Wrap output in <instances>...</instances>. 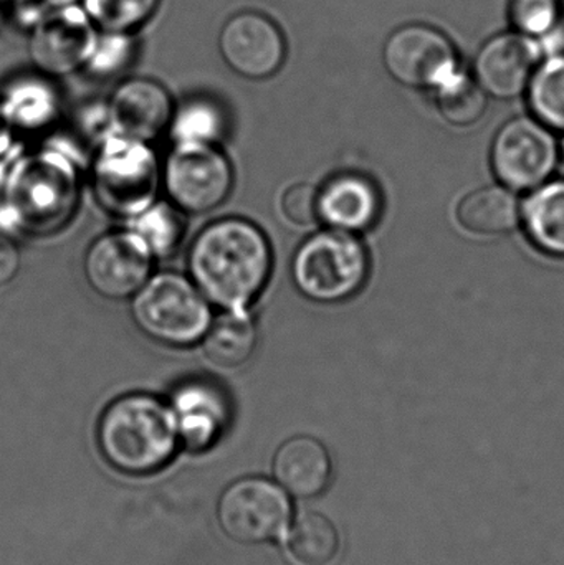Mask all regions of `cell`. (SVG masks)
Instances as JSON below:
<instances>
[{
    "mask_svg": "<svg viewBox=\"0 0 564 565\" xmlns=\"http://www.w3.org/2000/svg\"><path fill=\"white\" fill-rule=\"evenodd\" d=\"M272 250L264 232L245 218L212 222L189 254L192 281L209 302L245 309L267 285Z\"/></svg>",
    "mask_w": 564,
    "mask_h": 565,
    "instance_id": "cell-1",
    "label": "cell"
},
{
    "mask_svg": "<svg viewBox=\"0 0 564 565\" xmlns=\"http://www.w3.org/2000/svg\"><path fill=\"white\" fill-rule=\"evenodd\" d=\"M179 444L172 408L148 394H129L113 401L98 424V445L115 470L149 475L161 470Z\"/></svg>",
    "mask_w": 564,
    "mask_h": 565,
    "instance_id": "cell-2",
    "label": "cell"
},
{
    "mask_svg": "<svg viewBox=\"0 0 564 565\" xmlns=\"http://www.w3.org/2000/svg\"><path fill=\"white\" fill-rule=\"evenodd\" d=\"M131 312L145 334L175 348L202 341L212 322L207 298L172 271L149 277L132 296Z\"/></svg>",
    "mask_w": 564,
    "mask_h": 565,
    "instance_id": "cell-3",
    "label": "cell"
},
{
    "mask_svg": "<svg viewBox=\"0 0 564 565\" xmlns=\"http://www.w3.org/2000/svg\"><path fill=\"white\" fill-rule=\"evenodd\" d=\"M370 271L363 244L350 232H318L298 248L291 277L301 295L318 302H337L360 291Z\"/></svg>",
    "mask_w": 564,
    "mask_h": 565,
    "instance_id": "cell-4",
    "label": "cell"
},
{
    "mask_svg": "<svg viewBox=\"0 0 564 565\" xmlns=\"http://www.w3.org/2000/svg\"><path fill=\"white\" fill-rule=\"evenodd\" d=\"M158 184V161L145 141L116 132L103 142L93 164V188L106 211L138 217L151 207Z\"/></svg>",
    "mask_w": 564,
    "mask_h": 565,
    "instance_id": "cell-5",
    "label": "cell"
},
{
    "mask_svg": "<svg viewBox=\"0 0 564 565\" xmlns=\"http://www.w3.org/2000/svg\"><path fill=\"white\" fill-rule=\"evenodd\" d=\"M381 56L391 78L407 88L434 92L462 68L453 40L429 23L397 26L387 35Z\"/></svg>",
    "mask_w": 564,
    "mask_h": 565,
    "instance_id": "cell-6",
    "label": "cell"
},
{
    "mask_svg": "<svg viewBox=\"0 0 564 565\" xmlns=\"http://www.w3.org/2000/svg\"><path fill=\"white\" fill-rule=\"evenodd\" d=\"M234 184L228 159L207 142H175L164 168V185L174 207L205 214L224 204Z\"/></svg>",
    "mask_w": 564,
    "mask_h": 565,
    "instance_id": "cell-7",
    "label": "cell"
},
{
    "mask_svg": "<svg viewBox=\"0 0 564 565\" xmlns=\"http://www.w3.org/2000/svg\"><path fill=\"white\" fill-rule=\"evenodd\" d=\"M217 520L228 540L238 544L277 540L291 520L287 491L267 478H244L222 493Z\"/></svg>",
    "mask_w": 564,
    "mask_h": 565,
    "instance_id": "cell-8",
    "label": "cell"
},
{
    "mask_svg": "<svg viewBox=\"0 0 564 565\" xmlns=\"http://www.w3.org/2000/svg\"><path fill=\"white\" fill-rule=\"evenodd\" d=\"M558 146L539 119L515 118L497 132L492 168L507 188L529 191L539 188L555 171Z\"/></svg>",
    "mask_w": 564,
    "mask_h": 565,
    "instance_id": "cell-9",
    "label": "cell"
},
{
    "mask_svg": "<svg viewBox=\"0 0 564 565\" xmlns=\"http://www.w3.org/2000/svg\"><path fill=\"white\" fill-rule=\"evenodd\" d=\"M98 33L78 3L46 13L32 25L30 60L42 75H70L85 68Z\"/></svg>",
    "mask_w": 564,
    "mask_h": 565,
    "instance_id": "cell-10",
    "label": "cell"
},
{
    "mask_svg": "<svg viewBox=\"0 0 564 565\" xmlns=\"http://www.w3.org/2000/svg\"><path fill=\"white\" fill-rule=\"evenodd\" d=\"M152 254L136 232H109L93 242L85 257L92 288L109 299H125L151 277Z\"/></svg>",
    "mask_w": 564,
    "mask_h": 565,
    "instance_id": "cell-11",
    "label": "cell"
},
{
    "mask_svg": "<svg viewBox=\"0 0 564 565\" xmlns=\"http://www.w3.org/2000/svg\"><path fill=\"white\" fill-rule=\"evenodd\" d=\"M222 58L238 75L264 79L275 75L287 56V42L274 20L260 12H238L219 35Z\"/></svg>",
    "mask_w": 564,
    "mask_h": 565,
    "instance_id": "cell-12",
    "label": "cell"
},
{
    "mask_svg": "<svg viewBox=\"0 0 564 565\" xmlns=\"http://www.w3.org/2000/svg\"><path fill=\"white\" fill-rule=\"evenodd\" d=\"M542 60V50L536 42L509 30L490 36L480 46L472 62V76L487 96L519 98L526 93Z\"/></svg>",
    "mask_w": 564,
    "mask_h": 565,
    "instance_id": "cell-13",
    "label": "cell"
},
{
    "mask_svg": "<svg viewBox=\"0 0 564 565\" xmlns=\"http://www.w3.org/2000/svg\"><path fill=\"white\" fill-rule=\"evenodd\" d=\"M32 161L19 182L22 209L33 227L49 231L62 225L72 214L76 199L75 169L55 154H43Z\"/></svg>",
    "mask_w": 564,
    "mask_h": 565,
    "instance_id": "cell-14",
    "label": "cell"
},
{
    "mask_svg": "<svg viewBox=\"0 0 564 565\" xmlns=\"http://www.w3.org/2000/svg\"><path fill=\"white\" fill-rule=\"evenodd\" d=\"M174 106L168 89L149 78L123 82L109 102V118L118 135L151 141L171 125Z\"/></svg>",
    "mask_w": 564,
    "mask_h": 565,
    "instance_id": "cell-15",
    "label": "cell"
},
{
    "mask_svg": "<svg viewBox=\"0 0 564 565\" xmlns=\"http://www.w3.org/2000/svg\"><path fill=\"white\" fill-rule=\"evenodd\" d=\"M380 214V191L364 175H337L318 191V218L334 231H368Z\"/></svg>",
    "mask_w": 564,
    "mask_h": 565,
    "instance_id": "cell-16",
    "label": "cell"
},
{
    "mask_svg": "<svg viewBox=\"0 0 564 565\" xmlns=\"http://www.w3.org/2000/svg\"><path fill=\"white\" fill-rule=\"evenodd\" d=\"M179 438L191 448H205L221 437L231 412L224 392L205 381L182 384L172 397Z\"/></svg>",
    "mask_w": 564,
    "mask_h": 565,
    "instance_id": "cell-17",
    "label": "cell"
},
{
    "mask_svg": "<svg viewBox=\"0 0 564 565\" xmlns=\"http://www.w3.org/2000/svg\"><path fill=\"white\" fill-rule=\"evenodd\" d=\"M274 475L287 493L304 500L318 497L330 483V454L317 438H290L275 454Z\"/></svg>",
    "mask_w": 564,
    "mask_h": 565,
    "instance_id": "cell-18",
    "label": "cell"
},
{
    "mask_svg": "<svg viewBox=\"0 0 564 565\" xmlns=\"http://www.w3.org/2000/svg\"><path fill=\"white\" fill-rule=\"evenodd\" d=\"M50 76H22L3 93L2 106L10 125L25 129L43 128L58 115L60 96Z\"/></svg>",
    "mask_w": 564,
    "mask_h": 565,
    "instance_id": "cell-19",
    "label": "cell"
},
{
    "mask_svg": "<svg viewBox=\"0 0 564 565\" xmlns=\"http://www.w3.org/2000/svg\"><path fill=\"white\" fill-rule=\"evenodd\" d=\"M255 322L245 309H227L211 322L204 335V354L219 367H237L254 354Z\"/></svg>",
    "mask_w": 564,
    "mask_h": 565,
    "instance_id": "cell-20",
    "label": "cell"
},
{
    "mask_svg": "<svg viewBox=\"0 0 564 565\" xmlns=\"http://www.w3.org/2000/svg\"><path fill=\"white\" fill-rule=\"evenodd\" d=\"M520 217L519 202L503 188L477 189L457 207L460 225L479 235L512 232L520 224Z\"/></svg>",
    "mask_w": 564,
    "mask_h": 565,
    "instance_id": "cell-21",
    "label": "cell"
},
{
    "mask_svg": "<svg viewBox=\"0 0 564 565\" xmlns=\"http://www.w3.org/2000/svg\"><path fill=\"white\" fill-rule=\"evenodd\" d=\"M525 231L536 247L564 258V181L550 182L523 205Z\"/></svg>",
    "mask_w": 564,
    "mask_h": 565,
    "instance_id": "cell-22",
    "label": "cell"
},
{
    "mask_svg": "<svg viewBox=\"0 0 564 565\" xmlns=\"http://www.w3.org/2000/svg\"><path fill=\"white\" fill-rule=\"evenodd\" d=\"M509 19L513 32L536 42L543 56L564 52L563 0H510Z\"/></svg>",
    "mask_w": 564,
    "mask_h": 565,
    "instance_id": "cell-23",
    "label": "cell"
},
{
    "mask_svg": "<svg viewBox=\"0 0 564 565\" xmlns=\"http://www.w3.org/2000/svg\"><path fill=\"white\" fill-rule=\"evenodd\" d=\"M287 547L298 565H331L340 554V533L323 514L305 511L288 531Z\"/></svg>",
    "mask_w": 564,
    "mask_h": 565,
    "instance_id": "cell-24",
    "label": "cell"
},
{
    "mask_svg": "<svg viewBox=\"0 0 564 565\" xmlns=\"http://www.w3.org/2000/svg\"><path fill=\"white\" fill-rule=\"evenodd\" d=\"M529 105L546 128L564 131V52L545 56L530 79Z\"/></svg>",
    "mask_w": 564,
    "mask_h": 565,
    "instance_id": "cell-25",
    "label": "cell"
},
{
    "mask_svg": "<svg viewBox=\"0 0 564 565\" xmlns=\"http://www.w3.org/2000/svg\"><path fill=\"white\" fill-rule=\"evenodd\" d=\"M440 115L454 126L476 125L487 111L489 96L473 79L472 73L460 68L456 75L434 89Z\"/></svg>",
    "mask_w": 564,
    "mask_h": 565,
    "instance_id": "cell-26",
    "label": "cell"
},
{
    "mask_svg": "<svg viewBox=\"0 0 564 565\" xmlns=\"http://www.w3.org/2000/svg\"><path fill=\"white\" fill-rule=\"evenodd\" d=\"M161 0H82L93 25L102 32L132 33L152 19Z\"/></svg>",
    "mask_w": 564,
    "mask_h": 565,
    "instance_id": "cell-27",
    "label": "cell"
},
{
    "mask_svg": "<svg viewBox=\"0 0 564 565\" xmlns=\"http://www.w3.org/2000/svg\"><path fill=\"white\" fill-rule=\"evenodd\" d=\"M132 232L148 245L152 257H168L184 237V222L171 204H156L135 217Z\"/></svg>",
    "mask_w": 564,
    "mask_h": 565,
    "instance_id": "cell-28",
    "label": "cell"
},
{
    "mask_svg": "<svg viewBox=\"0 0 564 565\" xmlns=\"http://www.w3.org/2000/svg\"><path fill=\"white\" fill-rule=\"evenodd\" d=\"M171 122L175 142L215 145L225 129V118L219 106L202 98L184 103L174 111Z\"/></svg>",
    "mask_w": 564,
    "mask_h": 565,
    "instance_id": "cell-29",
    "label": "cell"
},
{
    "mask_svg": "<svg viewBox=\"0 0 564 565\" xmlns=\"http://www.w3.org/2000/svg\"><path fill=\"white\" fill-rule=\"evenodd\" d=\"M135 40L132 33L126 32H102L99 30L95 49L86 62L85 70H88L96 78H109L119 75L123 70L128 68L135 56Z\"/></svg>",
    "mask_w": 564,
    "mask_h": 565,
    "instance_id": "cell-30",
    "label": "cell"
},
{
    "mask_svg": "<svg viewBox=\"0 0 564 565\" xmlns=\"http://www.w3.org/2000/svg\"><path fill=\"white\" fill-rule=\"evenodd\" d=\"M281 212L290 224L307 227L318 221V191L310 184H295L281 198Z\"/></svg>",
    "mask_w": 564,
    "mask_h": 565,
    "instance_id": "cell-31",
    "label": "cell"
},
{
    "mask_svg": "<svg viewBox=\"0 0 564 565\" xmlns=\"http://www.w3.org/2000/svg\"><path fill=\"white\" fill-rule=\"evenodd\" d=\"M20 267L19 248L0 235V285L12 280Z\"/></svg>",
    "mask_w": 564,
    "mask_h": 565,
    "instance_id": "cell-32",
    "label": "cell"
},
{
    "mask_svg": "<svg viewBox=\"0 0 564 565\" xmlns=\"http://www.w3.org/2000/svg\"><path fill=\"white\" fill-rule=\"evenodd\" d=\"M79 0H20L25 17L30 22L36 23L46 13L55 12V10L65 9V7L76 6Z\"/></svg>",
    "mask_w": 564,
    "mask_h": 565,
    "instance_id": "cell-33",
    "label": "cell"
},
{
    "mask_svg": "<svg viewBox=\"0 0 564 565\" xmlns=\"http://www.w3.org/2000/svg\"><path fill=\"white\" fill-rule=\"evenodd\" d=\"M10 141H12V125H10L2 106H0V156L7 151Z\"/></svg>",
    "mask_w": 564,
    "mask_h": 565,
    "instance_id": "cell-34",
    "label": "cell"
},
{
    "mask_svg": "<svg viewBox=\"0 0 564 565\" xmlns=\"http://www.w3.org/2000/svg\"><path fill=\"white\" fill-rule=\"evenodd\" d=\"M563 154H564V141H563Z\"/></svg>",
    "mask_w": 564,
    "mask_h": 565,
    "instance_id": "cell-35",
    "label": "cell"
}]
</instances>
